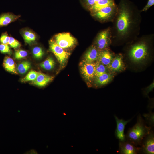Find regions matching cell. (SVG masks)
<instances>
[{
  "label": "cell",
  "instance_id": "obj_1",
  "mask_svg": "<svg viewBox=\"0 0 154 154\" xmlns=\"http://www.w3.org/2000/svg\"><path fill=\"white\" fill-rule=\"evenodd\" d=\"M140 12L134 9L125 0H121L113 21L111 38L125 40L135 36L139 29ZM137 33H136V34Z\"/></svg>",
  "mask_w": 154,
  "mask_h": 154
},
{
  "label": "cell",
  "instance_id": "obj_2",
  "mask_svg": "<svg viewBox=\"0 0 154 154\" xmlns=\"http://www.w3.org/2000/svg\"><path fill=\"white\" fill-rule=\"evenodd\" d=\"M151 130V128L146 125L141 115L139 114L137 123L129 129L125 135L126 140L136 146H140L143 139Z\"/></svg>",
  "mask_w": 154,
  "mask_h": 154
},
{
  "label": "cell",
  "instance_id": "obj_3",
  "mask_svg": "<svg viewBox=\"0 0 154 154\" xmlns=\"http://www.w3.org/2000/svg\"><path fill=\"white\" fill-rule=\"evenodd\" d=\"M150 53L149 44L146 40H142L132 45L128 55L130 60L136 63L143 62L149 58Z\"/></svg>",
  "mask_w": 154,
  "mask_h": 154
},
{
  "label": "cell",
  "instance_id": "obj_4",
  "mask_svg": "<svg viewBox=\"0 0 154 154\" xmlns=\"http://www.w3.org/2000/svg\"><path fill=\"white\" fill-rule=\"evenodd\" d=\"M79 67L81 74L88 86H92L95 77V62H88L84 60L79 63Z\"/></svg>",
  "mask_w": 154,
  "mask_h": 154
},
{
  "label": "cell",
  "instance_id": "obj_5",
  "mask_svg": "<svg viewBox=\"0 0 154 154\" xmlns=\"http://www.w3.org/2000/svg\"><path fill=\"white\" fill-rule=\"evenodd\" d=\"M49 45L50 50L54 55L59 63L60 69L63 68L66 66L70 53L59 46L52 39L49 41Z\"/></svg>",
  "mask_w": 154,
  "mask_h": 154
},
{
  "label": "cell",
  "instance_id": "obj_6",
  "mask_svg": "<svg viewBox=\"0 0 154 154\" xmlns=\"http://www.w3.org/2000/svg\"><path fill=\"white\" fill-rule=\"evenodd\" d=\"M56 43L63 49H69L74 47L76 43L75 38L70 33H59L55 36Z\"/></svg>",
  "mask_w": 154,
  "mask_h": 154
},
{
  "label": "cell",
  "instance_id": "obj_7",
  "mask_svg": "<svg viewBox=\"0 0 154 154\" xmlns=\"http://www.w3.org/2000/svg\"><path fill=\"white\" fill-rule=\"evenodd\" d=\"M111 29H107L99 33L96 37L95 45L99 51L108 48L111 42Z\"/></svg>",
  "mask_w": 154,
  "mask_h": 154
},
{
  "label": "cell",
  "instance_id": "obj_8",
  "mask_svg": "<svg viewBox=\"0 0 154 154\" xmlns=\"http://www.w3.org/2000/svg\"><path fill=\"white\" fill-rule=\"evenodd\" d=\"M117 6H109L103 8L93 15L96 18L103 21L113 20L116 14Z\"/></svg>",
  "mask_w": 154,
  "mask_h": 154
},
{
  "label": "cell",
  "instance_id": "obj_9",
  "mask_svg": "<svg viewBox=\"0 0 154 154\" xmlns=\"http://www.w3.org/2000/svg\"><path fill=\"white\" fill-rule=\"evenodd\" d=\"M140 146L141 153L146 154H154V134L152 130L143 139Z\"/></svg>",
  "mask_w": 154,
  "mask_h": 154
},
{
  "label": "cell",
  "instance_id": "obj_10",
  "mask_svg": "<svg viewBox=\"0 0 154 154\" xmlns=\"http://www.w3.org/2000/svg\"><path fill=\"white\" fill-rule=\"evenodd\" d=\"M140 147L135 146L131 142L125 140L119 141V153L121 154H137L141 153Z\"/></svg>",
  "mask_w": 154,
  "mask_h": 154
},
{
  "label": "cell",
  "instance_id": "obj_11",
  "mask_svg": "<svg viewBox=\"0 0 154 154\" xmlns=\"http://www.w3.org/2000/svg\"><path fill=\"white\" fill-rule=\"evenodd\" d=\"M107 67L110 72L114 73L124 70L125 67L122 54H119L114 56L111 62Z\"/></svg>",
  "mask_w": 154,
  "mask_h": 154
},
{
  "label": "cell",
  "instance_id": "obj_12",
  "mask_svg": "<svg viewBox=\"0 0 154 154\" xmlns=\"http://www.w3.org/2000/svg\"><path fill=\"white\" fill-rule=\"evenodd\" d=\"M114 0H86L90 12L93 13L111 5Z\"/></svg>",
  "mask_w": 154,
  "mask_h": 154
},
{
  "label": "cell",
  "instance_id": "obj_13",
  "mask_svg": "<svg viewBox=\"0 0 154 154\" xmlns=\"http://www.w3.org/2000/svg\"><path fill=\"white\" fill-rule=\"evenodd\" d=\"M116 123L117 126L115 131V135L119 141H122L126 140L124 133V129L126 125L129 122L132 118L125 121L123 119H119L116 115L114 116Z\"/></svg>",
  "mask_w": 154,
  "mask_h": 154
},
{
  "label": "cell",
  "instance_id": "obj_14",
  "mask_svg": "<svg viewBox=\"0 0 154 154\" xmlns=\"http://www.w3.org/2000/svg\"><path fill=\"white\" fill-rule=\"evenodd\" d=\"M114 73L110 72L95 77L93 82L95 86L104 85L110 82L114 77Z\"/></svg>",
  "mask_w": 154,
  "mask_h": 154
},
{
  "label": "cell",
  "instance_id": "obj_15",
  "mask_svg": "<svg viewBox=\"0 0 154 154\" xmlns=\"http://www.w3.org/2000/svg\"><path fill=\"white\" fill-rule=\"evenodd\" d=\"M54 77L50 76L44 73L38 72L36 79L31 82V84L37 86L42 87L45 86L54 79Z\"/></svg>",
  "mask_w": 154,
  "mask_h": 154
},
{
  "label": "cell",
  "instance_id": "obj_16",
  "mask_svg": "<svg viewBox=\"0 0 154 154\" xmlns=\"http://www.w3.org/2000/svg\"><path fill=\"white\" fill-rule=\"evenodd\" d=\"M100 51L95 45L91 46L84 56L83 60L88 62H93L98 60Z\"/></svg>",
  "mask_w": 154,
  "mask_h": 154
},
{
  "label": "cell",
  "instance_id": "obj_17",
  "mask_svg": "<svg viewBox=\"0 0 154 154\" xmlns=\"http://www.w3.org/2000/svg\"><path fill=\"white\" fill-rule=\"evenodd\" d=\"M114 56L109 49L107 48L100 51L97 61L107 66L111 62Z\"/></svg>",
  "mask_w": 154,
  "mask_h": 154
},
{
  "label": "cell",
  "instance_id": "obj_18",
  "mask_svg": "<svg viewBox=\"0 0 154 154\" xmlns=\"http://www.w3.org/2000/svg\"><path fill=\"white\" fill-rule=\"evenodd\" d=\"M20 16L10 13H3L0 15V27L7 25L18 19Z\"/></svg>",
  "mask_w": 154,
  "mask_h": 154
},
{
  "label": "cell",
  "instance_id": "obj_19",
  "mask_svg": "<svg viewBox=\"0 0 154 154\" xmlns=\"http://www.w3.org/2000/svg\"><path fill=\"white\" fill-rule=\"evenodd\" d=\"M3 66L7 71L15 74H17L14 62L11 58L8 56L5 57L3 61Z\"/></svg>",
  "mask_w": 154,
  "mask_h": 154
},
{
  "label": "cell",
  "instance_id": "obj_20",
  "mask_svg": "<svg viewBox=\"0 0 154 154\" xmlns=\"http://www.w3.org/2000/svg\"><path fill=\"white\" fill-rule=\"evenodd\" d=\"M95 77L110 72L106 66L98 61L95 62Z\"/></svg>",
  "mask_w": 154,
  "mask_h": 154
},
{
  "label": "cell",
  "instance_id": "obj_21",
  "mask_svg": "<svg viewBox=\"0 0 154 154\" xmlns=\"http://www.w3.org/2000/svg\"><path fill=\"white\" fill-rule=\"evenodd\" d=\"M55 64V62L52 57H49L41 63L40 66L45 70H50L54 68Z\"/></svg>",
  "mask_w": 154,
  "mask_h": 154
},
{
  "label": "cell",
  "instance_id": "obj_22",
  "mask_svg": "<svg viewBox=\"0 0 154 154\" xmlns=\"http://www.w3.org/2000/svg\"><path fill=\"white\" fill-rule=\"evenodd\" d=\"M22 35L26 43L30 44L34 41L36 38L35 34L32 31L26 30L23 31Z\"/></svg>",
  "mask_w": 154,
  "mask_h": 154
},
{
  "label": "cell",
  "instance_id": "obj_23",
  "mask_svg": "<svg viewBox=\"0 0 154 154\" xmlns=\"http://www.w3.org/2000/svg\"><path fill=\"white\" fill-rule=\"evenodd\" d=\"M31 67L30 63L27 61L22 62L18 66L17 70L21 74L25 73Z\"/></svg>",
  "mask_w": 154,
  "mask_h": 154
},
{
  "label": "cell",
  "instance_id": "obj_24",
  "mask_svg": "<svg viewBox=\"0 0 154 154\" xmlns=\"http://www.w3.org/2000/svg\"><path fill=\"white\" fill-rule=\"evenodd\" d=\"M38 74V72L31 70L29 72L27 75L21 80L22 82H25L29 81H33L36 78Z\"/></svg>",
  "mask_w": 154,
  "mask_h": 154
},
{
  "label": "cell",
  "instance_id": "obj_25",
  "mask_svg": "<svg viewBox=\"0 0 154 154\" xmlns=\"http://www.w3.org/2000/svg\"><path fill=\"white\" fill-rule=\"evenodd\" d=\"M154 113L150 111L149 113L144 114L143 116L145 119V123L148 124L149 127L152 128L154 126Z\"/></svg>",
  "mask_w": 154,
  "mask_h": 154
},
{
  "label": "cell",
  "instance_id": "obj_26",
  "mask_svg": "<svg viewBox=\"0 0 154 154\" xmlns=\"http://www.w3.org/2000/svg\"><path fill=\"white\" fill-rule=\"evenodd\" d=\"M32 52L35 57L37 59L41 58L44 54L42 49L38 46H36L34 48Z\"/></svg>",
  "mask_w": 154,
  "mask_h": 154
},
{
  "label": "cell",
  "instance_id": "obj_27",
  "mask_svg": "<svg viewBox=\"0 0 154 154\" xmlns=\"http://www.w3.org/2000/svg\"><path fill=\"white\" fill-rule=\"evenodd\" d=\"M28 55L27 52L23 50H17L15 53V57L16 59H19L26 57Z\"/></svg>",
  "mask_w": 154,
  "mask_h": 154
},
{
  "label": "cell",
  "instance_id": "obj_28",
  "mask_svg": "<svg viewBox=\"0 0 154 154\" xmlns=\"http://www.w3.org/2000/svg\"><path fill=\"white\" fill-rule=\"evenodd\" d=\"M8 44L11 47L14 48H17L21 46L20 43L17 40L11 37H9Z\"/></svg>",
  "mask_w": 154,
  "mask_h": 154
},
{
  "label": "cell",
  "instance_id": "obj_29",
  "mask_svg": "<svg viewBox=\"0 0 154 154\" xmlns=\"http://www.w3.org/2000/svg\"><path fill=\"white\" fill-rule=\"evenodd\" d=\"M9 37L6 32L3 33L0 37V43L1 44H8Z\"/></svg>",
  "mask_w": 154,
  "mask_h": 154
},
{
  "label": "cell",
  "instance_id": "obj_30",
  "mask_svg": "<svg viewBox=\"0 0 154 154\" xmlns=\"http://www.w3.org/2000/svg\"><path fill=\"white\" fill-rule=\"evenodd\" d=\"M0 52L3 54H10L11 51L10 47L8 44H0Z\"/></svg>",
  "mask_w": 154,
  "mask_h": 154
},
{
  "label": "cell",
  "instance_id": "obj_31",
  "mask_svg": "<svg viewBox=\"0 0 154 154\" xmlns=\"http://www.w3.org/2000/svg\"><path fill=\"white\" fill-rule=\"evenodd\" d=\"M154 4V0H148L147 4L141 11V12L147 11Z\"/></svg>",
  "mask_w": 154,
  "mask_h": 154
},
{
  "label": "cell",
  "instance_id": "obj_32",
  "mask_svg": "<svg viewBox=\"0 0 154 154\" xmlns=\"http://www.w3.org/2000/svg\"><path fill=\"white\" fill-rule=\"evenodd\" d=\"M154 88V82H153L151 84L147 87L145 89L144 94L145 95H147L149 93L152 91Z\"/></svg>",
  "mask_w": 154,
  "mask_h": 154
}]
</instances>
